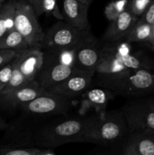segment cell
I'll use <instances>...</instances> for the list:
<instances>
[{
  "mask_svg": "<svg viewBox=\"0 0 154 155\" xmlns=\"http://www.w3.org/2000/svg\"><path fill=\"white\" fill-rule=\"evenodd\" d=\"M44 0H29L28 2L31 5L33 8H36L37 5H39Z\"/></svg>",
  "mask_w": 154,
  "mask_h": 155,
  "instance_id": "obj_28",
  "label": "cell"
},
{
  "mask_svg": "<svg viewBox=\"0 0 154 155\" xmlns=\"http://www.w3.org/2000/svg\"><path fill=\"white\" fill-rule=\"evenodd\" d=\"M43 53V64L36 80L44 91H48L67 78L75 68L59 61L48 48Z\"/></svg>",
  "mask_w": 154,
  "mask_h": 155,
  "instance_id": "obj_8",
  "label": "cell"
},
{
  "mask_svg": "<svg viewBox=\"0 0 154 155\" xmlns=\"http://www.w3.org/2000/svg\"><path fill=\"white\" fill-rule=\"evenodd\" d=\"M79 1H80L81 2H82V3H84V4L88 5H90V4L91 3V2L93 1V0H79Z\"/></svg>",
  "mask_w": 154,
  "mask_h": 155,
  "instance_id": "obj_30",
  "label": "cell"
},
{
  "mask_svg": "<svg viewBox=\"0 0 154 155\" xmlns=\"http://www.w3.org/2000/svg\"><path fill=\"white\" fill-rule=\"evenodd\" d=\"M90 27L79 30L64 21H58L45 33L43 46L54 48H75L92 36Z\"/></svg>",
  "mask_w": 154,
  "mask_h": 155,
  "instance_id": "obj_6",
  "label": "cell"
},
{
  "mask_svg": "<svg viewBox=\"0 0 154 155\" xmlns=\"http://www.w3.org/2000/svg\"><path fill=\"white\" fill-rule=\"evenodd\" d=\"M45 92L36 80H32L24 86L7 94L0 95V104L6 108L20 107Z\"/></svg>",
  "mask_w": 154,
  "mask_h": 155,
  "instance_id": "obj_14",
  "label": "cell"
},
{
  "mask_svg": "<svg viewBox=\"0 0 154 155\" xmlns=\"http://www.w3.org/2000/svg\"><path fill=\"white\" fill-rule=\"evenodd\" d=\"M149 104H151V106H152V107L154 109V101H152V102H150V103H149Z\"/></svg>",
  "mask_w": 154,
  "mask_h": 155,
  "instance_id": "obj_32",
  "label": "cell"
},
{
  "mask_svg": "<svg viewBox=\"0 0 154 155\" xmlns=\"http://www.w3.org/2000/svg\"><path fill=\"white\" fill-rule=\"evenodd\" d=\"M98 77L99 84L113 95L133 97L154 92V73L150 69L129 70L113 75Z\"/></svg>",
  "mask_w": 154,
  "mask_h": 155,
  "instance_id": "obj_4",
  "label": "cell"
},
{
  "mask_svg": "<svg viewBox=\"0 0 154 155\" xmlns=\"http://www.w3.org/2000/svg\"><path fill=\"white\" fill-rule=\"evenodd\" d=\"M128 133H154V109L151 104L131 102L122 107Z\"/></svg>",
  "mask_w": 154,
  "mask_h": 155,
  "instance_id": "obj_9",
  "label": "cell"
},
{
  "mask_svg": "<svg viewBox=\"0 0 154 155\" xmlns=\"http://www.w3.org/2000/svg\"><path fill=\"white\" fill-rule=\"evenodd\" d=\"M137 20L142 22L146 23L150 25L154 24V0H152V2L149 4L147 8L145 10V12L137 18Z\"/></svg>",
  "mask_w": 154,
  "mask_h": 155,
  "instance_id": "obj_26",
  "label": "cell"
},
{
  "mask_svg": "<svg viewBox=\"0 0 154 155\" xmlns=\"http://www.w3.org/2000/svg\"><path fill=\"white\" fill-rule=\"evenodd\" d=\"M89 5L79 0H63V21L79 30L90 27L88 19Z\"/></svg>",
  "mask_w": 154,
  "mask_h": 155,
  "instance_id": "obj_16",
  "label": "cell"
},
{
  "mask_svg": "<svg viewBox=\"0 0 154 155\" xmlns=\"http://www.w3.org/2000/svg\"><path fill=\"white\" fill-rule=\"evenodd\" d=\"M13 71V64L12 61L0 69V93L4 90L5 88L10 81Z\"/></svg>",
  "mask_w": 154,
  "mask_h": 155,
  "instance_id": "obj_24",
  "label": "cell"
},
{
  "mask_svg": "<svg viewBox=\"0 0 154 155\" xmlns=\"http://www.w3.org/2000/svg\"><path fill=\"white\" fill-rule=\"evenodd\" d=\"M128 5L129 3L128 4L127 0H118V1L113 2L106 8V15L108 17L112 16L111 20L113 21L121 12L128 7Z\"/></svg>",
  "mask_w": 154,
  "mask_h": 155,
  "instance_id": "obj_22",
  "label": "cell"
},
{
  "mask_svg": "<svg viewBox=\"0 0 154 155\" xmlns=\"http://www.w3.org/2000/svg\"><path fill=\"white\" fill-rule=\"evenodd\" d=\"M152 32V25L137 20L125 36V40L132 42H149Z\"/></svg>",
  "mask_w": 154,
  "mask_h": 155,
  "instance_id": "obj_20",
  "label": "cell"
},
{
  "mask_svg": "<svg viewBox=\"0 0 154 155\" xmlns=\"http://www.w3.org/2000/svg\"><path fill=\"white\" fill-rule=\"evenodd\" d=\"M101 45L92 35L75 48V68L88 72H96L101 61Z\"/></svg>",
  "mask_w": 154,
  "mask_h": 155,
  "instance_id": "obj_12",
  "label": "cell"
},
{
  "mask_svg": "<svg viewBox=\"0 0 154 155\" xmlns=\"http://www.w3.org/2000/svg\"><path fill=\"white\" fill-rule=\"evenodd\" d=\"M151 46H152V49L154 50V45H151Z\"/></svg>",
  "mask_w": 154,
  "mask_h": 155,
  "instance_id": "obj_34",
  "label": "cell"
},
{
  "mask_svg": "<svg viewBox=\"0 0 154 155\" xmlns=\"http://www.w3.org/2000/svg\"><path fill=\"white\" fill-rule=\"evenodd\" d=\"M140 68L150 69V64L133 54L131 43L122 39L102 45L101 61L95 74L98 76L113 75Z\"/></svg>",
  "mask_w": 154,
  "mask_h": 155,
  "instance_id": "obj_2",
  "label": "cell"
},
{
  "mask_svg": "<svg viewBox=\"0 0 154 155\" xmlns=\"http://www.w3.org/2000/svg\"><path fill=\"white\" fill-rule=\"evenodd\" d=\"M95 73L75 68L72 74L48 92L73 98L81 95L90 88Z\"/></svg>",
  "mask_w": 154,
  "mask_h": 155,
  "instance_id": "obj_11",
  "label": "cell"
},
{
  "mask_svg": "<svg viewBox=\"0 0 154 155\" xmlns=\"http://www.w3.org/2000/svg\"><path fill=\"white\" fill-rule=\"evenodd\" d=\"M71 98L45 91L29 102L20 107L24 111L33 115H54L64 114L72 106Z\"/></svg>",
  "mask_w": 154,
  "mask_h": 155,
  "instance_id": "obj_7",
  "label": "cell"
},
{
  "mask_svg": "<svg viewBox=\"0 0 154 155\" xmlns=\"http://www.w3.org/2000/svg\"><path fill=\"white\" fill-rule=\"evenodd\" d=\"M137 18H138L130 10L128 5V7L126 9L111 21L103 36L104 42H116L125 39V36L137 21Z\"/></svg>",
  "mask_w": 154,
  "mask_h": 155,
  "instance_id": "obj_15",
  "label": "cell"
},
{
  "mask_svg": "<svg viewBox=\"0 0 154 155\" xmlns=\"http://www.w3.org/2000/svg\"><path fill=\"white\" fill-rule=\"evenodd\" d=\"M16 1H18V2H20V1H26V2H28L29 0H16Z\"/></svg>",
  "mask_w": 154,
  "mask_h": 155,
  "instance_id": "obj_33",
  "label": "cell"
},
{
  "mask_svg": "<svg viewBox=\"0 0 154 155\" xmlns=\"http://www.w3.org/2000/svg\"><path fill=\"white\" fill-rule=\"evenodd\" d=\"M121 154L124 155H154V133H128L122 142Z\"/></svg>",
  "mask_w": 154,
  "mask_h": 155,
  "instance_id": "obj_13",
  "label": "cell"
},
{
  "mask_svg": "<svg viewBox=\"0 0 154 155\" xmlns=\"http://www.w3.org/2000/svg\"><path fill=\"white\" fill-rule=\"evenodd\" d=\"M82 95L84 101L89 107H92L97 112L101 113L105 110L113 94L105 88H95L91 89H88Z\"/></svg>",
  "mask_w": 154,
  "mask_h": 155,
  "instance_id": "obj_17",
  "label": "cell"
},
{
  "mask_svg": "<svg viewBox=\"0 0 154 155\" xmlns=\"http://www.w3.org/2000/svg\"><path fill=\"white\" fill-rule=\"evenodd\" d=\"M16 50L0 48V69L11 62L16 56Z\"/></svg>",
  "mask_w": 154,
  "mask_h": 155,
  "instance_id": "obj_25",
  "label": "cell"
},
{
  "mask_svg": "<svg viewBox=\"0 0 154 155\" xmlns=\"http://www.w3.org/2000/svg\"><path fill=\"white\" fill-rule=\"evenodd\" d=\"M152 0H131L129 8L136 17L139 18L145 12Z\"/></svg>",
  "mask_w": 154,
  "mask_h": 155,
  "instance_id": "obj_23",
  "label": "cell"
},
{
  "mask_svg": "<svg viewBox=\"0 0 154 155\" xmlns=\"http://www.w3.org/2000/svg\"><path fill=\"white\" fill-rule=\"evenodd\" d=\"M148 42L150 44V45H154V24L152 25V32H151V36Z\"/></svg>",
  "mask_w": 154,
  "mask_h": 155,
  "instance_id": "obj_29",
  "label": "cell"
},
{
  "mask_svg": "<svg viewBox=\"0 0 154 155\" xmlns=\"http://www.w3.org/2000/svg\"><path fill=\"white\" fill-rule=\"evenodd\" d=\"M31 5L26 1H18L14 16V27L22 35L30 47L43 46L45 38Z\"/></svg>",
  "mask_w": 154,
  "mask_h": 155,
  "instance_id": "obj_5",
  "label": "cell"
},
{
  "mask_svg": "<svg viewBox=\"0 0 154 155\" xmlns=\"http://www.w3.org/2000/svg\"></svg>",
  "mask_w": 154,
  "mask_h": 155,
  "instance_id": "obj_35",
  "label": "cell"
},
{
  "mask_svg": "<svg viewBox=\"0 0 154 155\" xmlns=\"http://www.w3.org/2000/svg\"><path fill=\"white\" fill-rule=\"evenodd\" d=\"M54 149L36 146H14L0 145V155H52Z\"/></svg>",
  "mask_w": 154,
  "mask_h": 155,
  "instance_id": "obj_18",
  "label": "cell"
},
{
  "mask_svg": "<svg viewBox=\"0 0 154 155\" xmlns=\"http://www.w3.org/2000/svg\"><path fill=\"white\" fill-rule=\"evenodd\" d=\"M30 47L24 36L14 27L0 39V48L21 50Z\"/></svg>",
  "mask_w": 154,
  "mask_h": 155,
  "instance_id": "obj_21",
  "label": "cell"
},
{
  "mask_svg": "<svg viewBox=\"0 0 154 155\" xmlns=\"http://www.w3.org/2000/svg\"><path fill=\"white\" fill-rule=\"evenodd\" d=\"M5 1L6 0H0V8H1L2 6V5L5 2Z\"/></svg>",
  "mask_w": 154,
  "mask_h": 155,
  "instance_id": "obj_31",
  "label": "cell"
},
{
  "mask_svg": "<svg viewBox=\"0 0 154 155\" xmlns=\"http://www.w3.org/2000/svg\"><path fill=\"white\" fill-rule=\"evenodd\" d=\"M44 53L42 47L32 46L18 50L12 62L27 82L36 80L43 64Z\"/></svg>",
  "mask_w": 154,
  "mask_h": 155,
  "instance_id": "obj_10",
  "label": "cell"
},
{
  "mask_svg": "<svg viewBox=\"0 0 154 155\" xmlns=\"http://www.w3.org/2000/svg\"><path fill=\"white\" fill-rule=\"evenodd\" d=\"M8 124L5 122V120L2 117H0V131L6 130V128L8 127Z\"/></svg>",
  "mask_w": 154,
  "mask_h": 155,
  "instance_id": "obj_27",
  "label": "cell"
},
{
  "mask_svg": "<svg viewBox=\"0 0 154 155\" xmlns=\"http://www.w3.org/2000/svg\"><path fill=\"white\" fill-rule=\"evenodd\" d=\"M128 134L122 111H103L85 118V142L113 145L123 142Z\"/></svg>",
  "mask_w": 154,
  "mask_h": 155,
  "instance_id": "obj_1",
  "label": "cell"
},
{
  "mask_svg": "<svg viewBox=\"0 0 154 155\" xmlns=\"http://www.w3.org/2000/svg\"><path fill=\"white\" fill-rule=\"evenodd\" d=\"M17 3L16 0H8L0 8V39L14 28V16Z\"/></svg>",
  "mask_w": 154,
  "mask_h": 155,
  "instance_id": "obj_19",
  "label": "cell"
},
{
  "mask_svg": "<svg viewBox=\"0 0 154 155\" xmlns=\"http://www.w3.org/2000/svg\"><path fill=\"white\" fill-rule=\"evenodd\" d=\"M85 118L72 117L52 122L41 127L33 135L36 147L54 149L72 142H85Z\"/></svg>",
  "mask_w": 154,
  "mask_h": 155,
  "instance_id": "obj_3",
  "label": "cell"
}]
</instances>
